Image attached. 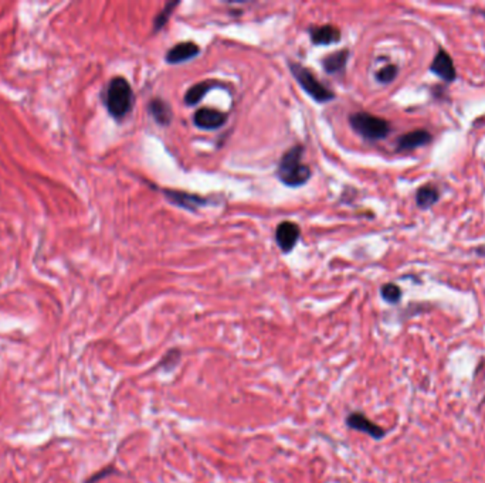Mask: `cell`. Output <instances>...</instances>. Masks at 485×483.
Here are the masks:
<instances>
[{
    "instance_id": "cell-5",
    "label": "cell",
    "mask_w": 485,
    "mask_h": 483,
    "mask_svg": "<svg viewBox=\"0 0 485 483\" xmlns=\"http://www.w3.org/2000/svg\"><path fill=\"white\" fill-rule=\"evenodd\" d=\"M347 427L349 430L366 434L375 439H381L385 437V430L381 428L374 421H370L363 412L354 411L347 417Z\"/></svg>"
},
{
    "instance_id": "cell-21",
    "label": "cell",
    "mask_w": 485,
    "mask_h": 483,
    "mask_svg": "<svg viewBox=\"0 0 485 483\" xmlns=\"http://www.w3.org/2000/svg\"><path fill=\"white\" fill-rule=\"evenodd\" d=\"M112 473H116V468H113V466L111 465V466H107V468L101 469L100 472L94 473L85 483H97V482H100L101 479H104V477H107V476H109V475H112Z\"/></svg>"
},
{
    "instance_id": "cell-7",
    "label": "cell",
    "mask_w": 485,
    "mask_h": 483,
    "mask_svg": "<svg viewBox=\"0 0 485 483\" xmlns=\"http://www.w3.org/2000/svg\"><path fill=\"white\" fill-rule=\"evenodd\" d=\"M301 230L293 221H284L275 230V241L282 253H290L298 243Z\"/></svg>"
},
{
    "instance_id": "cell-13",
    "label": "cell",
    "mask_w": 485,
    "mask_h": 483,
    "mask_svg": "<svg viewBox=\"0 0 485 483\" xmlns=\"http://www.w3.org/2000/svg\"><path fill=\"white\" fill-rule=\"evenodd\" d=\"M148 108H149L151 115L154 116V119L159 125L167 127V125H170V122H172V119H174L172 108H170V105L166 101H163L161 98H154V100H151Z\"/></svg>"
},
{
    "instance_id": "cell-12",
    "label": "cell",
    "mask_w": 485,
    "mask_h": 483,
    "mask_svg": "<svg viewBox=\"0 0 485 483\" xmlns=\"http://www.w3.org/2000/svg\"><path fill=\"white\" fill-rule=\"evenodd\" d=\"M311 33V40L313 44H322V46H328V44H333L338 43L340 40V32L339 28L331 24L327 26H320V27H312L309 30Z\"/></svg>"
},
{
    "instance_id": "cell-19",
    "label": "cell",
    "mask_w": 485,
    "mask_h": 483,
    "mask_svg": "<svg viewBox=\"0 0 485 483\" xmlns=\"http://www.w3.org/2000/svg\"><path fill=\"white\" fill-rule=\"evenodd\" d=\"M381 295L386 302H389V304H397L402 298V289L394 284H386L382 286Z\"/></svg>"
},
{
    "instance_id": "cell-16",
    "label": "cell",
    "mask_w": 485,
    "mask_h": 483,
    "mask_svg": "<svg viewBox=\"0 0 485 483\" xmlns=\"http://www.w3.org/2000/svg\"><path fill=\"white\" fill-rule=\"evenodd\" d=\"M440 199L439 189L433 185H424L416 193V203L420 208H430Z\"/></svg>"
},
{
    "instance_id": "cell-11",
    "label": "cell",
    "mask_w": 485,
    "mask_h": 483,
    "mask_svg": "<svg viewBox=\"0 0 485 483\" xmlns=\"http://www.w3.org/2000/svg\"><path fill=\"white\" fill-rule=\"evenodd\" d=\"M432 139L433 138L430 132H427L425 129H417L399 138L396 143V149L397 152H406V150H413V149L429 145Z\"/></svg>"
},
{
    "instance_id": "cell-8",
    "label": "cell",
    "mask_w": 485,
    "mask_h": 483,
    "mask_svg": "<svg viewBox=\"0 0 485 483\" xmlns=\"http://www.w3.org/2000/svg\"><path fill=\"white\" fill-rule=\"evenodd\" d=\"M430 71L446 82H452L455 78H457V71H455L452 58L443 48H440L436 57L433 58V63L430 64Z\"/></svg>"
},
{
    "instance_id": "cell-18",
    "label": "cell",
    "mask_w": 485,
    "mask_h": 483,
    "mask_svg": "<svg viewBox=\"0 0 485 483\" xmlns=\"http://www.w3.org/2000/svg\"><path fill=\"white\" fill-rule=\"evenodd\" d=\"M179 6V2H169L166 3L165 9H162V12L155 17L154 21V32H159V30L166 24V21L169 20V17L172 16V13L175 12V9Z\"/></svg>"
},
{
    "instance_id": "cell-2",
    "label": "cell",
    "mask_w": 485,
    "mask_h": 483,
    "mask_svg": "<svg viewBox=\"0 0 485 483\" xmlns=\"http://www.w3.org/2000/svg\"><path fill=\"white\" fill-rule=\"evenodd\" d=\"M105 105L111 116L125 118L134 105V91L124 77L112 78L107 86Z\"/></svg>"
},
{
    "instance_id": "cell-9",
    "label": "cell",
    "mask_w": 485,
    "mask_h": 483,
    "mask_svg": "<svg viewBox=\"0 0 485 483\" xmlns=\"http://www.w3.org/2000/svg\"><path fill=\"white\" fill-rule=\"evenodd\" d=\"M165 197L178 207H182L189 211H196L199 207H203L208 204V200L192 193L185 192H176V190H163Z\"/></svg>"
},
{
    "instance_id": "cell-10",
    "label": "cell",
    "mask_w": 485,
    "mask_h": 483,
    "mask_svg": "<svg viewBox=\"0 0 485 483\" xmlns=\"http://www.w3.org/2000/svg\"><path fill=\"white\" fill-rule=\"evenodd\" d=\"M199 53H201V47H199L196 43L193 42L179 43L166 53V63L181 64L194 58L196 55H199Z\"/></svg>"
},
{
    "instance_id": "cell-4",
    "label": "cell",
    "mask_w": 485,
    "mask_h": 483,
    "mask_svg": "<svg viewBox=\"0 0 485 483\" xmlns=\"http://www.w3.org/2000/svg\"><path fill=\"white\" fill-rule=\"evenodd\" d=\"M290 70L293 73V75L295 77L297 82L302 86L304 91L311 97L315 100L317 102H328L332 101L335 98V94L331 91L329 88H327L324 84H321L318 81V78L313 75L308 69H305L304 66L298 64V63H289Z\"/></svg>"
},
{
    "instance_id": "cell-3",
    "label": "cell",
    "mask_w": 485,
    "mask_h": 483,
    "mask_svg": "<svg viewBox=\"0 0 485 483\" xmlns=\"http://www.w3.org/2000/svg\"><path fill=\"white\" fill-rule=\"evenodd\" d=\"M349 122L354 131L367 140H381L390 134V124L386 119L367 112L352 113Z\"/></svg>"
},
{
    "instance_id": "cell-1",
    "label": "cell",
    "mask_w": 485,
    "mask_h": 483,
    "mask_svg": "<svg viewBox=\"0 0 485 483\" xmlns=\"http://www.w3.org/2000/svg\"><path fill=\"white\" fill-rule=\"evenodd\" d=\"M304 155V147L297 145L284 154L280 161L277 176L281 182L289 188H300L305 185L312 172L311 169L301 162Z\"/></svg>"
},
{
    "instance_id": "cell-14",
    "label": "cell",
    "mask_w": 485,
    "mask_h": 483,
    "mask_svg": "<svg viewBox=\"0 0 485 483\" xmlns=\"http://www.w3.org/2000/svg\"><path fill=\"white\" fill-rule=\"evenodd\" d=\"M348 60H349V50H347V48L339 50V51H335V53L327 55L324 58L322 66L328 74H338V73H342L345 70Z\"/></svg>"
},
{
    "instance_id": "cell-15",
    "label": "cell",
    "mask_w": 485,
    "mask_h": 483,
    "mask_svg": "<svg viewBox=\"0 0 485 483\" xmlns=\"http://www.w3.org/2000/svg\"><path fill=\"white\" fill-rule=\"evenodd\" d=\"M214 86H219V84L214 82V81H203V82H199V84L190 86L187 89L186 95H185V102L189 107H193V105L199 104L205 98V95L210 91V89L214 88Z\"/></svg>"
},
{
    "instance_id": "cell-17",
    "label": "cell",
    "mask_w": 485,
    "mask_h": 483,
    "mask_svg": "<svg viewBox=\"0 0 485 483\" xmlns=\"http://www.w3.org/2000/svg\"><path fill=\"white\" fill-rule=\"evenodd\" d=\"M182 357V352L179 349H170L159 361L158 367L159 369H165V370H172L176 367V365L181 361Z\"/></svg>"
},
{
    "instance_id": "cell-20",
    "label": "cell",
    "mask_w": 485,
    "mask_h": 483,
    "mask_svg": "<svg viewBox=\"0 0 485 483\" xmlns=\"http://www.w3.org/2000/svg\"><path fill=\"white\" fill-rule=\"evenodd\" d=\"M396 75H397V66L389 64V66H385L383 69H381L376 73V80L381 84H389V82H392L396 78Z\"/></svg>"
},
{
    "instance_id": "cell-6",
    "label": "cell",
    "mask_w": 485,
    "mask_h": 483,
    "mask_svg": "<svg viewBox=\"0 0 485 483\" xmlns=\"http://www.w3.org/2000/svg\"><path fill=\"white\" fill-rule=\"evenodd\" d=\"M229 116L227 113L213 109V108H201L194 112L193 116V122L197 128L201 129H206V131H214L221 128Z\"/></svg>"
}]
</instances>
